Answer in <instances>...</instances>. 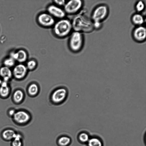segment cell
Here are the masks:
<instances>
[{
  "instance_id": "4fadbf2b",
  "label": "cell",
  "mask_w": 146,
  "mask_h": 146,
  "mask_svg": "<svg viewBox=\"0 0 146 146\" xmlns=\"http://www.w3.org/2000/svg\"><path fill=\"white\" fill-rule=\"evenodd\" d=\"M13 76L10 68L3 66L0 68V77L3 81L8 82Z\"/></svg>"
},
{
  "instance_id": "7c38bea8",
  "label": "cell",
  "mask_w": 146,
  "mask_h": 146,
  "mask_svg": "<svg viewBox=\"0 0 146 146\" xmlns=\"http://www.w3.org/2000/svg\"><path fill=\"white\" fill-rule=\"evenodd\" d=\"M10 57L14 60L21 63L25 62L27 59L28 54L24 50L20 49L16 52H12L10 54Z\"/></svg>"
},
{
  "instance_id": "277c9868",
  "label": "cell",
  "mask_w": 146,
  "mask_h": 146,
  "mask_svg": "<svg viewBox=\"0 0 146 146\" xmlns=\"http://www.w3.org/2000/svg\"><path fill=\"white\" fill-rule=\"evenodd\" d=\"M108 9L106 5H102L97 7L94 9L92 15V19L94 23H101L108 15Z\"/></svg>"
},
{
  "instance_id": "7a4b0ae2",
  "label": "cell",
  "mask_w": 146,
  "mask_h": 146,
  "mask_svg": "<svg viewBox=\"0 0 146 146\" xmlns=\"http://www.w3.org/2000/svg\"><path fill=\"white\" fill-rule=\"evenodd\" d=\"M72 29L74 31L82 33L89 31L91 23L84 16L81 14H77L71 21Z\"/></svg>"
},
{
  "instance_id": "83f0119b",
  "label": "cell",
  "mask_w": 146,
  "mask_h": 146,
  "mask_svg": "<svg viewBox=\"0 0 146 146\" xmlns=\"http://www.w3.org/2000/svg\"><path fill=\"white\" fill-rule=\"evenodd\" d=\"M2 81H3V80H2V78L0 77V85L1 84Z\"/></svg>"
},
{
  "instance_id": "484cf974",
  "label": "cell",
  "mask_w": 146,
  "mask_h": 146,
  "mask_svg": "<svg viewBox=\"0 0 146 146\" xmlns=\"http://www.w3.org/2000/svg\"><path fill=\"white\" fill-rule=\"evenodd\" d=\"M21 140L14 139L12 142V146H22Z\"/></svg>"
},
{
  "instance_id": "ba28073f",
  "label": "cell",
  "mask_w": 146,
  "mask_h": 146,
  "mask_svg": "<svg viewBox=\"0 0 146 146\" xmlns=\"http://www.w3.org/2000/svg\"><path fill=\"white\" fill-rule=\"evenodd\" d=\"M27 71L26 66L20 63L14 66L12 71L13 76L17 80H21L25 77Z\"/></svg>"
},
{
  "instance_id": "e0dca14e",
  "label": "cell",
  "mask_w": 146,
  "mask_h": 146,
  "mask_svg": "<svg viewBox=\"0 0 146 146\" xmlns=\"http://www.w3.org/2000/svg\"><path fill=\"white\" fill-rule=\"evenodd\" d=\"M88 146H103L102 141L97 137L90 138L87 142Z\"/></svg>"
},
{
  "instance_id": "d6986e66",
  "label": "cell",
  "mask_w": 146,
  "mask_h": 146,
  "mask_svg": "<svg viewBox=\"0 0 146 146\" xmlns=\"http://www.w3.org/2000/svg\"><path fill=\"white\" fill-rule=\"evenodd\" d=\"M38 86L35 84H31L29 87L28 92L29 94L32 96H35L38 92Z\"/></svg>"
},
{
  "instance_id": "3957f363",
  "label": "cell",
  "mask_w": 146,
  "mask_h": 146,
  "mask_svg": "<svg viewBox=\"0 0 146 146\" xmlns=\"http://www.w3.org/2000/svg\"><path fill=\"white\" fill-rule=\"evenodd\" d=\"M69 38L68 45L70 50L75 53L80 51L83 45L84 38L82 33L74 31Z\"/></svg>"
},
{
  "instance_id": "cb8c5ba5",
  "label": "cell",
  "mask_w": 146,
  "mask_h": 146,
  "mask_svg": "<svg viewBox=\"0 0 146 146\" xmlns=\"http://www.w3.org/2000/svg\"><path fill=\"white\" fill-rule=\"evenodd\" d=\"M145 6L144 3L142 1H140L137 2L135 6V8L137 11L141 12L145 9Z\"/></svg>"
},
{
  "instance_id": "9a60e30c",
  "label": "cell",
  "mask_w": 146,
  "mask_h": 146,
  "mask_svg": "<svg viewBox=\"0 0 146 146\" xmlns=\"http://www.w3.org/2000/svg\"><path fill=\"white\" fill-rule=\"evenodd\" d=\"M24 97V94L23 92L19 89L15 91L13 96V100L16 103H21L23 100Z\"/></svg>"
},
{
  "instance_id": "4316f807",
  "label": "cell",
  "mask_w": 146,
  "mask_h": 146,
  "mask_svg": "<svg viewBox=\"0 0 146 146\" xmlns=\"http://www.w3.org/2000/svg\"><path fill=\"white\" fill-rule=\"evenodd\" d=\"M16 111L15 110L11 109L9 110L8 111V114L10 116L13 117Z\"/></svg>"
},
{
  "instance_id": "44dd1931",
  "label": "cell",
  "mask_w": 146,
  "mask_h": 146,
  "mask_svg": "<svg viewBox=\"0 0 146 146\" xmlns=\"http://www.w3.org/2000/svg\"><path fill=\"white\" fill-rule=\"evenodd\" d=\"M70 138L67 136H62L59 138L58 143L60 146H67L70 142Z\"/></svg>"
},
{
  "instance_id": "7402d4cb",
  "label": "cell",
  "mask_w": 146,
  "mask_h": 146,
  "mask_svg": "<svg viewBox=\"0 0 146 146\" xmlns=\"http://www.w3.org/2000/svg\"><path fill=\"white\" fill-rule=\"evenodd\" d=\"M90 138L88 135L84 132L81 133L79 136L80 141L83 143H87Z\"/></svg>"
},
{
  "instance_id": "5b68a950",
  "label": "cell",
  "mask_w": 146,
  "mask_h": 146,
  "mask_svg": "<svg viewBox=\"0 0 146 146\" xmlns=\"http://www.w3.org/2000/svg\"><path fill=\"white\" fill-rule=\"evenodd\" d=\"M83 4V1L81 0L68 1L66 2L63 7V9L66 14H76L80 11Z\"/></svg>"
},
{
  "instance_id": "8992f818",
  "label": "cell",
  "mask_w": 146,
  "mask_h": 146,
  "mask_svg": "<svg viewBox=\"0 0 146 146\" xmlns=\"http://www.w3.org/2000/svg\"><path fill=\"white\" fill-rule=\"evenodd\" d=\"M38 24L44 28L53 27L55 23V18L48 12H42L39 14L36 18Z\"/></svg>"
},
{
  "instance_id": "ac0fdd59",
  "label": "cell",
  "mask_w": 146,
  "mask_h": 146,
  "mask_svg": "<svg viewBox=\"0 0 146 146\" xmlns=\"http://www.w3.org/2000/svg\"><path fill=\"white\" fill-rule=\"evenodd\" d=\"M10 88L9 86H0V96L3 98H6L9 95L10 92Z\"/></svg>"
},
{
  "instance_id": "9c48e42d",
  "label": "cell",
  "mask_w": 146,
  "mask_h": 146,
  "mask_svg": "<svg viewBox=\"0 0 146 146\" xmlns=\"http://www.w3.org/2000/svg\"><path fill=\"white\" fill-rule=\"evenodd\" d=\"M66 90L64 88H59L55 90L51 96L52 101L55 103H59L63 101L67 95Z\"/></svg>"
},
{
  "instance_id": "603a6c76",
  "label": "cell",
  "mask_w": 146,
  "mask_h": 146,
  "mask_svg": "<svg viewBox=\"0 0 146 146\" xmlns=\"http://www.w3.org/2000/svg\"><path fill=\"white\" fill-rule=\"evenodd\" d=\"M36 61L32 59L27 62L26 66L27 69L31 70L35 69L36 67Z\"/></svg>"
},
{
  "instance_id": "52a82bcc",
  "label": "cell",
  "mask_w": 146,
  "mask_h": 146,
  "mask_svg": "<svg viewBox=\"0 0 146 146\" xmlns=\"http://www.w3.org/2000/svg\"><path fill=\"white\" fill-rule=\"evenodd\" d=\"M46 9L47 12L54 18L61 19L64 18L66 15L63 9L54 4L48 5Z\"/></svg>"
},
{
  "instance_id": "ffe728a7",
  "label": "cell",
  "mask_w": 146,
  "mask_h": 146,
  "mask_svg": "<svg viewBox=\"0 0 146 146\" xmlns=\"http://www.w3.org/2000/svg\"><path fill=\"white\" fill-rule=\"evenodd\" d=\"M15 60L10 57L6 58L3 61L4 66L9 68L15 66Z\"/></svg>"
},
{
  "instance_id": "6da1fadb",
  "label": "cell",
  "mask_w": 146,
  "mask_h": 146,
  "mask_svg": "<svg viewBox=\"0 0 146 146\" xmlns=\"http://www.w3.org/2000/svg\"><path fill=\"white\" fill-rule=\"evenodd\" d=\"M52 27L53 34L60 38L66 37L71 33L73 30L71 21L65 18L55 22Z\"/></svg>"
},
{
  "instance_id": "5bb4252c",
  "label": "cell",
  "mask_w": 146,
  "mask_h": 146,
  "mask_svg": "<svg viewBox=\"0 0 146 146\" xmlns=\"http://www.w3.org/2000/svg\"><path fill=\"white\" fill-rule=\"evenodd\" d=\"M132 23L135 25L138 26H141L144 22V19L143 16L139 13H136L134 14L131 18Z\"/></svg>"
},
{
  "instance_id": "8fae6325",
  "label": "cell",
  "mask_w": 146,
  "mask_h": 146,
  "mask_svg": "<svg viewBox=\"0 0 146 146\" xmlns=\"http://www.w3.org/2000/svg\"><path fill=\"white\" fill-rule=\"evenodd\" d=\"M146 28L141 26H139L133 31L132 35L134 39L137 42H141L145 39L146 36Z\"/></svg>"
},
{
  "instance_id": "d4e9b609",
  "label": "cell",
  "mask_w": 146,
  "mask_h": 146,
  "mask_svg": "<svg viewBox=\"0 0 146 146\" xmlns=\"http://www.w3.org/2000/svg\"><path fill=\"white\" fill-rule=\"evenodd\" d=\"M66 1L64 0H56L53 1L54 4L61 7H64Z\"/></svg>"
},
{
  "instance_id": "2e32d148",
  "label": "cell",
  "mask_w": 146,
  "mask_h": 146,
  "mask_svg": "<svg viewBox=\"0 0 146 146\" xmlns=\"http://www.w3.org/2000/svg\"><path fill=\"white\" fill-rule=\"evenodd\" d=\"M16 134V133L13 130L7 129L3 131L2 135L5 139L9 140L14 139Z\"/></svg>"
},
{
  "instance_id": "30bf717a",
  "label": "cell",
  "mask_w": 146,
  "mask_h": 146,
  "mask_svg": "<svg viewBox=\"0 0 146 146\" xmlns=\"http://www.w3.org/2000/svg\"><path fill=\"white\" fill-rule=\"evenodd\" d=\"M13 117L14 120L19 124L27 123L30 118L29 114L26 111L22 110L16 111Z\"/></svg>"
}]
</instances>
